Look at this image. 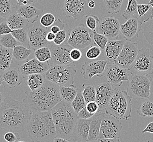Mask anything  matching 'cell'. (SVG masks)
Returning a JSON list of instances; mask_svg holds the SVG:
<instances>
[{
	"instance_id": "cell-36",
	"label": "cell",
	"mask_w": 153,
	"mask_h": 142,
	"mask_svg": "<svg viewBox=\"0 0 153 142\" xmlns=\"http://www.w3.org/2000/svg\"><path fill=\"white\" fill-rule=\"evenodd\" d=\"M105 6L108 14H117L120 12L123 0H103Z\"/></svg>"
},
{
	"instance_id": "cell-34",
	"label": "cell",
	"mask_w": 153,
	"mask_h": 142,
	"mask_svg": "<svg viewBox=\"0 0 153 142\" xmlns=\"http://www.w3.org/2000/svg\"><path fill=\"white\" fill-rule=\"evenodd\" d=\"M81 91L86 103L91 101H95L96 90L95 86L91 84H83Z\"/></svg>"
},
{
	"instance_id": "cell-51",
	"label": "cell",
	"mask_w": 153,
	"mask_h": 142,
	"mask_svg": "<svg viewBox=\"0 0 153 142\" xmlns=\"http://www.w3.org/2000/svg\"><path fill=\"white\" fill-rule=\"evenodd\" d=\"M77 114L79 119H85V120L90 119L95 115L89 113L87 110L86 107L83 108L82 109H81Z\"/></svg>"
},
{
	"instance_id": "cell-27",
	"label": "cell",
	"mask_w": 153,
	"mask_h": 142,
	"mask_svg": "<svg viewBox=\"0 0 153 142\" xmlns=\"http://www.w3.org/2000/svg\"><path fill=\"white\" fill-rule=\"evenodd\" d=\"M6 21L12 30L22 28L30 24L28 20L19 14L16 11V12L12 13L6 19Z\"/></svg>"
},
{
	"instance_id": "cell-8",
	"label": "cell",
	"mask_w": 153,
	"mask_h": 142,
	"mask_svg": "<svg viewBox=\"0 0 153 142\" xmlns=\"http://www.w3.org/2000/svg\"><path fill=\"white\" fill-rule=\"evenodd\" d=\"M93 42V31L83 24L75 26L71 30L67 41L71 47L81 50L91 46Z\"/></svg>"
},
{
	"instance_id": "cell-48",
	"label": "cell",
	"mask_w": 153,
	"mask_h": 142,
	"mask_svg": "<svg viewBox=\"0 0 153 142\" xmlns=\"http://www.w3.org/2000/svg\"><path fill=\"white\" fill-rule=\"evenodd\" d=\"M12 31V30L8 25L6 19H2V21L0 23V35L11 34Z\"/></svg>"
},
{
	"instance_id": "cell-57",
	"label": "cell",
	"mask_w": 153,
	"mask_h": 142,
	"mask_svg": "<svg viewBox=\"0 0 153 142\" xmlns=\"http://www.w3.org/2000/svg\"><path fill=\"white\" fill-rule=\"evenodd\" d=\"M53 142H71L69 139H65L60 137H56Z\"/></svg>"
},
{
	"instance_id": "cell-15",
	"label": "cell",
	"mask_w": 153,
	"mask_h": 142,
	"mask_svg": "<svg viewBox=\"0 0 153 142\" xmlns=\"http://www.w3.org/2000/svg\"><path fill=\"white\" fill-rule=\"evenodd\" d=\"M49 47L51 52V61L53 65H70L74 62L70 57L73 47L67 42L58 46L53 44Z\"/></svg>"
},
{
	"instance_id": "cell-37",
	"label": "cell",
	"mask_w": 153,
	"mask_h": 142,
	"mask_svg": "<svg viewBox=\"0 0 153 142\" xmlns=\"http://www.w3.org/2000/svg\"><path fill=\"white\" fill-rule=\"evenodd\" d=\"M137 0H128L126 8L122 14L123 18L128 20L135 16L137 13Z\"/></svg>"
},
{
	"instance_id": "cell-40",
	"label": "cell",
	"mask_w": 153,
	"mask_h": 142,
	"mask_svg": "<svg viewBox=\"0 0 153 142\" xmlns=\"http://www.w3.org/2000/svg\"><path fill=\"white\" fill-rule=\"evenodd\" d=\"M86 102L83 96L82 91L81 90L79 89L76 96L74 99L73 101L71 102V105L73 108L74 111L77 114L81 109L86 107Z\"/></svg>"
},
{
	"instance_id": "cell-6",
	"label": "cell",
	"mask_w": 153,
	"mask_h": 142,
	"mask_svg": "<svg viewBox=\"0 0 153 142\" xmlns=\"http://www.w3.org/2000/svg\"><path fill=\"white\" fill-rule=\"evenodd\" d=\"M152 81L150 75L130 73L126 91L130 98L135 100L149 99Z\"/></svg>"
},
{
	"instance_id": "cell-61",
	"label": "cell",
	"mask_w": 153,
	"mask_h": 142,
	"mask_svg": "<svg viewBox=\"0 0 153 142\" xmlns=\"http://www.w3.org/2000/svg\"><path fill=\"white\" fill-rule=\"evenodd\" d=\"M149 4H150V6L153 8V0H150V1H149Z\"/></svg>"
},
{
	"instance_id": "cell-44",
	"label": "cell",
	"mask_w": 153,
	"mask_h": 142,
	"mask_svg": "<svg viewBox=\"0 0 153 142\" xmlns=\"http://www.w3.org/2000/svg\"><path fill=\"white\" fill-rule=\"evenodd\" d=\"M56 20L55 16L52 13H47L44 14L40 18V24L44 27L49 28L55 24Z\"/></svg>"
},
{
	"instance_id": "cell-59",
	"label": "cell",
	"mask_w": 153,
	"mask_h": 142,
	"mask_svg": "<svg viewBox=\"0 0 153 142\" xmlns=\"http://www.w3.org/2000/svg\"><path fill=\"white\" fill-rule=\"evenodd\" d=\"M4 97H3V95L2 94V93H0V106L2 105V104L3 103L4 101Z\"/></svg>"
},
{
	"instance_id": "cell-28",
	"label": "cell",
	"mask_w": 153,
	"mask_h": 142,
	"mask_svg": "<svg viewBox=\"0 0 153 142\" xmlns=\"http://www.w3.org/2000/svg\"><path fill=\"white\" fill-rule=\"evenodd\" d=\"M79 89L74 85L60 86L59 91L62 101L71 104L76 96Z\"/></svg>"
},
{
	"instance_id": "cell-38",
	"label": "cell",
	"mask_w": 153,
	"mask_h": 142,
	"mask_svg": "<svg viewBox=\"0 0 153 142\" xmlns=\"http://www.w3.org/2000/svg\"><path fill=\"white\" fill-rule=\"evenodd\" d=\"M12 1L0 0V18L6 19L12 13Z\"/></svg>"
},
{
	"instance_id": "cell-39",
	"label": "cell",
	"mask_w": 153,
	"mask_h": 142,
	"mask_svg": "<svg viewBox=\"0 0 153 142\" xmlns=\"http://www.w3.org/2000/svg\"><path fill=\"white\" fill-rule=\"evenodd\" d=\"M0 45L8 49H13L18 46V40L12 34L0 35Z\"/></svg>"
},
{
	"instance_id": "cell-35",
	"label": "cell",
	"mask_w": 153,
	"mask_h": 142,
	"mask_svg": "<svg viewBox=\"0 0 153 142\" xmlns=\"http://www.w3.org/2000/svg\"><path fill=\"white\" fill-rule=\"evenodd\" d=\"M34 56L40 62H48L51 59V52L49 47L43 46L34 50Z\"/></svg>"
},
{
	"instance_id": "cell-4",
	"label": "cell",
	"mask_w": 153,
	"mask_h": 142,
	"mask_svg": "<svg viewBox=\"0 0 153 142\" xmlns=\"http://www.w3.org/2000/svg\"><path fill=\"white\" fill-rule=\"evenodd\" d=\"M51 111L56 130V137L71 138L79 119L71 104L62 101Z\"/></svg>"
},
{
	"instance_id": "cell-31",
	"label": "cell",
	"mask_w": 153,
	"mask_h": 142,
	"mask_svg": "<svg viewBox=\"0 0 153 142\" xmlns=\"http://www.w3.org/2000/svg\"><path fill=\"white\" fill-rule=\"evenodd\" d=\"M29 25L22 28L12 30L11 34L16 40L20 43L22 44V46L30 49L31 48L29 43L28 39Z\"/></svg>"
},
{
	"instance_id": "cell-3",
	"label": "cell",
	"mask_w": 153,
	"mask_h": 142,
	"mask_svg": "<svg viewBox=\"0 0 153 142\" xmlns=\"http://www.w3.org/2000/svg\"><path fill=\"white\" fill-rule=\"evenodd\" d=\"M26 129L32 142H53L56 137L51 111L32 113Z\"/></svg>"
},
{
	"instance_id": "cell-19",
	"label": "cell",
	"mask_w": 153,
	"mask_h": 142,
	"mask_svg": "<svg viewBox=\"0 0 153 142\" xmlns=\"http://www.w3.org/2000/svg\"><path fill=\"white\" fill-rule=\"evenodd\" d=\"M51 65L49 61L40 62L36 58L22 64L19 68L22 75H29L33 74H44L48 71Z\"/></svg>"
},
{
	"instance_id": "cell-32",
	"label": "cell",
	"mask_w": 153,
	"mask_h": 142,
	"mask_svg": "<svg viewBox=\"0 0 153 142\" xmlns=\"http://www.w3.org/2000/svg\"><path fill=\"white\" fill-rule=\"evenodd\" d=\"M32 50L22 45L16 46L13 49V58L17 61H23L28 59Z\"/></svg>"
},
{
	"instance_id": "cell-41",
	"label": "cell",
	"mask_w": 153,
	"mask_h": 142,
	"mask_svg": "<svg viewBox=\"0 0 153 142\" xmlns=\"http://www.w3.org/2000/svg\"><path fill=\"white\" fill-rule=\"evenodd\" d=\"M142 29L146 41L148 44L153 46V18L149 21L144 23Z\"/></svg>"
},
{
	"instance_id": "cell-18",
	"label": "cell",
	"mask_w": 153,
	"mask_h": 142,
	"mask_svg": "<svg viewBox=\"0 0 153 142\" xmlns=\"http://www.w3.org/2000/svg\"><path fill=\"white\" fill-rule=\"evenodd\" d=\"M95 87V101L99 105V112L105 111L107 104L113 94L114 89L107 81L97 85Z\"/></svg>"
},
{
	"instance_id": "cell-2",
	"label": "cell",
	"mask_w": 153,
	"mask_h": 142,
	"mask_svg": "<svg viewBox=\"0 0 153 142\" xmlns=\"http://www.w3.org/2000/svg\"><path fill=\"white\" fill-rule=\"evenodd\" d=\"M62 101L59 86L46 80L39 89L29 93L22 101L33 113L51 111Z\"/></svg>"
},
{
	"instance_id": "cell-49",
	"label": "cell",
	"mask_w": 153,
	"mask_h": 142,
	"mask_svg": "<svg viewBox=\"0 0 153 142\" xmlns=\"http://www.w3.org/2000/svg\"><path fill=\"white\" fill-rule=\"evenodd\" d=\"M86 108L87 110L91 113L95 114L99 112V105L95 101H91L86 103Z\"/></svg>"
},
{
	"instance_id": "cell-52",
	"label": "cell",
	"mask_w": 153,
	"mask_h": 142,
	"mask_svg": "<svg viewBox=\"0 0 153 142\" xmlns=\"http://www.w3.org/2000/svg\"><path fill=\"white\" fill-rule=\"evenodd\" d=\"M3 137L6 142H16L19 138V137H18L15 134V132L12 131H9L5 133Z\"/></svg>"
},
{
	"instance_id": "cell-17",
	"label": "cell",
	"mask_w": 153,
	"mask_h": 142,
	"mask_svg": "<svg viewBox=\"0 0 153 142\" xmlns=\"http://www.w3.org/2000/svg\"><path fill=\"white\" fill-rule=\"evenodd\" d=\"M108 62L107 60H94L85 62L82 66L83 77L85 80L91 79L94 75L102 77L104 75Z\"/></svg>"
},
{
	"instance_id": "cell-54",
	"label": "cell",
	"mask_w": 153,
	"mask_h": 142,
	"mask_svg": "<svg viewBox=\"0 0 153 142\" xmlns=\"http://www.w3.org/2000/svg\"><path fill=\"white\" fill-rule=\"evenodd\" d=\"M95 142H120V138H98Z\"/></svg>"
},
{
	"instance_id": "cell-62",
	"label": "cell",
	"mask_w": 153,
	"mask_h": 142,
	"mask_svg": "<svg viewBox=\"0 0 153 142\" xmlns=\"http://www.w3.org/2000/svg\"><path fill=\"white\" fill-rule=\"evenodd\" d=\"M25 142V141H18V142Z\"/></svg>"
},
{
	"instance_id": "cell-42",
	"label": "cell",
	"mask_w": 153,
	"mask_h": 142,
	"mask_svg": "<svg viewBox=\"0 0 153 142\" xmlns=\"http://www.w3.org/2000/svg\"><path fill=\"white\" fill-rule=\"evenodd\" d=\"M93 41L95 44L99 46L102 50H105L108 38L103 34L98 33L97 31H93Z\"/></svg>"
},
{
	"instance_id": "cell-56",
	"label": "cell",
	"mask_w": 153,
	"mask_h": 142,
	"mask_svg": "<svg viewBox=\"0 0 153 142\" xmlns=\"http://www.w3.org/2000/svg\"><path fill=\"white\" fill-rule=\"evenodd\" d=\"M56 34L52 33V32L49 31L46 35V40H48V42H52L55 38Z\"/></svg>"
},
{
	"instance_id": "cell-25",
	"label": "cell",
	"mask_w": 153,
	"mask_h": 142,
	"mask_svg": "<svg viewBox=\"0 0 153 142\" xmlns=\"http://www.w3.org/2000/svg\"><path fill=\"white\" fill-rule=\"evenodd\" d=\"M104 116V113L98 112L91 118L88 138L87 142H95L98 139L101 122Z\"/></svg>"
},
{
	"instance_id": "cell-16",
	"label": "cell",
	"mask_w": 153,
	"mask_h": 142,
	"mask_svg": "<svg viewBox=\"0 0 153 142\" xmlns=\"http://www.w3.org/2000/svg\"><path fill=\"white\" fill-rule=\"evenodd\" d=\"M138 52L137 44L126 40L114 63L120 67L128 69L134 62Z\"/></svg>"
},
{
	"instance_id": "cell-7",
	"label": "cell",
	"mask_w": 153,
	"mask_h": 142,
	"mask_svg": "<svg viewBox=\"0 0 153 142\" xmlns=\"http://www.w3.org/2000/svg\"><path fill=\"white\" fill-rule=\"evenodd\" d=\"M76 71L70 65H51L49 70L44 73L46 80L58 86L74 85Z\"/></svg>"
},
{
	"instance_id": "cell-5",
	"label": "cell",
	"mask_w": 153,
	"mask_h": 142,
	"mask_svg": "<svg viewBox=\"0 0 153 142\" xmlns=\"http://www.w3.org/2000/svg\"><path fill=\"white\" fill-rule=\"evenodd\" d=\"M131 99L127 91L114 88L105 112L119 120H128L131 117Z\"/></svg>"
},
{
	"instance_id": "cell-21",
	"label": "cell",
	"mask_w": 153,
	"mask_h": 142,
	"mask_svg": "<svg viewBox=\"0 0 153 142\" xmlns=\"http://www.w3.org/2000/svg\"><path fill=\"white\" fill-rule=\"evenodd\" d=\"M126 41V39L120 40H108L104 50L105 58L108 62H115Z\"/></svg>"
},
{
	"instance_id": "cell-10",
	"label": "cell",
	"mask_w": 153,
	"mask_h": 142,
	"mask_svg": "<svg viewBox=\"0 0 153 142\" xmlns=\"http://www.w3.org/2000/svg\"><path fill=\"white\" fill-rule=\"evenodd\" d=\"M29 25L28 39L30 48L34 50L43 46H48L49 43L46 40V35L49 32L48 28H45L37 22Z\"/></svg>"
},
{
	"instance_id": "cell-13",
	"label": "cell",
	"mask_w": 153,
	"mask_h": 142,
	"mask_svg": "<svg viewBox=\"0 0 153 142\" xmlns=\"http://www.w3.org/2000/svg\"><path fill=\"white\" fill-rule=\"evenodd\" d=\"M97 31L108 39L116 40L120 33V22L118 19L114 16H104L100 19Z\"/></svg>"
},
{
	"instance_id": "cell-11",
	"label": "cell",
	"mask_w": 153,
	"mask_h": 142,
	"mask_svg": "<svg viewBox=\"0 0 153 142\" xmlns=\"http://www.w3.org/2000/svg\"><path fill=\"white\" fill-rule=\"evenodd\" d=\"M89 0H65L63 10L66 16L80 20L87 15Z\"/></svg>"
},
{
	"instance_id": "cell-12",
	"label": "cell",
	"mask_w": 153,
	"mask_h": 142,
	"mask_svg": "<svg viewBox=\"0 0 153 142\" xmlns=\"http://www.w3.org/2000/svg\"><path fill=\"white\" fill-rule=\"evenodd\" d=\"M122 129V124L119 120L112 116L105 115L98 138H120Z\"/></svg>"
},
{
	"instance_id": "cell-24",
	"label": "cell",
	"mask_w": 153,
	"mask_h": 142,
	"mask_svg": "<svg viewBox=\"0 0 153 142\" xmlns=\"http://www.w3.org/2000/svg\"><path fill=\"white\" fill-rule=\"evenodd\" d=\"M16 12L28 20L32 24L37 22L38 16L42 12L34 5H20L18 3L16 6Z\"/></svg>"
},
{
	"instance_id": "cell-33",
	"label": "cell",
	"mask_w": 153,
	"mask_h": 142,
	"mask_svg": "<svg viewBox=\"0 0 153 142\" xmlns=\"http://www.w3.org/2000/svg\"><path fill=\"white\" fill-rule=\"evenodd\" d=\"M137 114L142 117H153V102L147 100L141 103L137 109Z\"/></svg>"
},
{
	"instance_id": "cell-9",
	"label": "cell",
	"mask_w": 153,
	"mask_h": 142,
	"mask_svg": "<svg viewBox=\"0 0 153 142\" xmlns=\"http://www.w3.org/2000/svg\"><path fill=\"white\" fill-rule=\"evenodd\" d=\"M128 70L130 74L150 75L153 73V56L148 48L138 50L134 62Z\"/></svg>"
},
{
	"instance_id": "cell-53",
	"label": "cell",
	"mask_w": 153,
	"mask_h": 142,
	"mask_svg": "<svg viewBox=\"0 0 153 142\" xmlns=\"http://www.w3.org/2000/svg\"><path fill=\"white\" fill-rule=\"evenodd\" d=\"M20 5H34L38 0H16Z\"/></svg>"
},
{
	"instance_id": "cell-60",
	"label": "cell",
	"mask_w": 153,
	"mask_h": 142,
	"mask_svg": "<svg viewBox=\"0 0 153 142\" xmlns=\"http://www.w3.org/2000/svg\"><path fill=\"white\" fill-rule=\"evenodd\" d=\"M3 84V79H2V75L0 74V87L1 86V85Z\"/></svg>"
},
{
	"instance_id": "cell-47",
	"label": "cell",
	"mask_w": 153,
	"mask_h": 142,
	"mask_svg": "<svg viewBox=\"0 0 153 142\" xmlns=\"http://www.w3.org/2000/svg\"><path fill=\"white\" fill-rule=\"evenodd\" d=\"M65 24L63 23V22L60 19H57L55 22L54 25H52L51 27L50 30L54 34H56L62 30L65 29Z\"/></svg>"
},
{
	"instance_id": "cell-45",
	"label": "cell",
	"mask_w": 153,
	"mask_h": 142,
	"mask_svg": "<svg viewBox=\"0 0 153 142\" xmlns=\"http://www.w3.org/2000/svg\"><path fill=\"white\" fill-rule=\"evenodd\" d=\"M71 32L66 29H63L56 34L53 43L56 45H61L65 42H67Z\"/></svg>"
},
{
	"instance_id": "cell-29",
	"label": "cell",
	"mask_w": 153,
	"mask_h": 142,
	"mask_svg": "<svg viewBox=\"0 0 153 142\" xmlns=\"http://www.w3.org/2000/svg\"><path fill=\"white\" fill-rule=\"evenodd\" d=\"M138 18L142 24L149 21L153 18V8L150 4H138Z\"/></svg>"
},
{
	"instance_id": "cell-43",
	"label": "cell",
	"mask_w": 153,
	"mask_h": 142,
	"mask_svg": "<svg viewBox=\"0 0 153 142\" xmlns=\"http://www.w3.org/2000/svg\"><path fill=\"white\" fill-rule=\"evenodd\" d=\"M86 18V26L92 31H97L100 22V19L98 16L92 14H87Z\"/></svg>"
},
{
	"instance_id": "cell-1",
	"label": "cell",
	"mask_w": 153,
	"mask_h": 142,
	"mask_svg": "<svg viewBox=\"0 0 153 142\" xmlns=\"http://www.w3.org/2000/svg\"><path fill=\"white\" fill-rule=\"evenodd\" d=\"M32 114L23 101L7 96L0 106V129L18 133L26 129Z\"/></svg>"
},
{
	"instance_id": "cell-50",
	"label": "cell",
	"mask_w": 153,
	"mask_h": 142,
	"mask_svg": "<svg viewBox=\"0 0 153 142\" xmlns=\"http://www.w3.org/2000/svg\"><path fill=\"white\" fill-rule=\"evenodd\" d=\"M82 53L81 50L77 48H72L70 52V57L73 62L78 61L82 58Z\"/></svg>"
},
{
	"instance_id": "cell-58",
	"label": "cell",
	"mask_w": 153,
	"mask_h": 142,
	"mask_svg": "<svg viewBox=\"0 0 153 142\" xmlns=\"http://www.w3.org/2000/svg\"><path fill=\"white\" fill-rule=\"evenodd\" d=\"M95 6V1L94 0H89L88 7L90 9H93Z\"/></svg>"
},
{
	"instance_id": "cell-14",
	"label": "cell",
	"mask_w": 153,
	"mask_h": 142,
	"mask_svg": "<svg viewBox=\"0 0 153 142\" xmlns=\"http://www.w3.org/2000/svg\"><path fill=\"white\" fill-rule=\"evenodd\" d=\"M128 69L122 68L113 62H108L105 68L104 76L113 87H120L123 81L129 80V73Z\"/></svg>"
},
{
	"instance_id": "cell-26",
	"label": "cell",
	"mask_w": 153,
	"mask_h": 142,
	"mask_svg": "<svg viewBox=\"0 0 153 142\" xmlns=\"http://www.w3.org/2000/svg\"><path fill=\"white\" fill-rule=\"evenodd\" d=\"M13 49H8L0 45V74L10 68L12 61Z\"/></svg>"
},
{
	"instance_id": "cell-55",
	"label": "cell",
	"mask_w": 153,
	"mask_h": 142,
	"mask_svg": "<svg viewBox=\"0 0 153 142\" xmlns=\"http://www.w3.org/2000/svg\"><path fill=\"white\" fill-rule=\"evenodd\" d=\"M147 132L153 133V121L148 124L147 127L142 131V133H147Z\"/></svg>"
},
{
	"instance_id": "cell-46",
	"label": "cell",
	"mask_w": 153,
	"mask_h": 142,
	"mask_svg": "<svg viewBox=\"0 0 153 142\" xmlns=\"http://www.w3.org/2000/svg\"><path fill=\"white\" fill-rule=\"evenodd\" d=\"M102 50L98 46H92L89 47L86 53V58L89 60H94L101 55Z\"/></svg>"
},
{
	"instance_id": "cell-20",
	"label": "cell",
	"mask_w": 153,
	"mask_h": 142,
	"mask_svg": "<svg viewBox=\"0 0 153 142\" xmlns=\"http://www.w3.org/2000/svg\"><path fill=\"white\" fill-rule=\"evenodd\" d=\"M142 25L138 17H132L120 25V32L126 40L131 41L138 36L142 30Z\"/></svg>"
},
{
	"instance_id": "cell-30",
	"label": "cell",
	"mask_w": 153,
	"mask_h": 142,
	"mask_svg": "<svg viewBox=\"0 0 153 142\" xmlns=\"http://www.w3.org/2000/svg\"><path fill=\"white\" fill-rule=\"evenodd\" d=\"M46 80L44 73L30 74L28 75L26 84L29 87L31 91H33L42 87Z\"/></svg>"
},
{
	"instance_id": "cell-23",
	"label": "cell",
	"mask_w": 153,
	"mask_h": 142,
	"mask_svg": "<svg viewBox=\"0 0 153 142\" xmlns=\"http://www.w3.org/2000/svg\"><path fill=\"white\" fill-rule=\"evenodd\" d=\"M22 73L17 68H9L2 74L3 84L9 88H14L22 82Z\"/></svg>"
},
{
	"instance_id": "cell-22",
	"label": "cell",
	"mask_w": 153,
	"mask_h": 142,
	"mask_svg": "<svg viewBox=\"0 0 153 142\" xmlns=\"http://www.w3.org/2000/svg\"><path fill=\"white\" fill-rule=\"evenodd\" d=\"M91 121V119L88 120L78 119L72 136L74 141L87 142L88 138Z\"/></svg>"
}]
</instances>
